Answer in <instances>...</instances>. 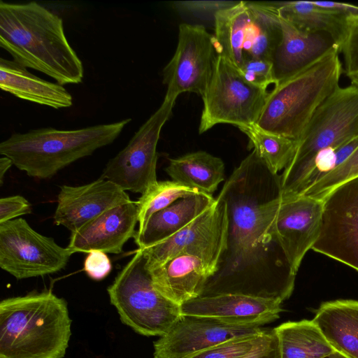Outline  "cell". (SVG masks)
<instances>
[{
  "instance_id": "obj_29",
  "label": "cell",
  "mask_w": 358,
  "mask_h": 358,
  "mask_svg": "<svg viewBox=\"0 0 358 358\" xmlns=\"http://www.w3.org/2000/svg\"><path fill=\"white\" fill-rule=\"evenodd\" d=\"M201 193L203 192L173 180L157 181L136 201L138 228L136 233L139 234L143 231L149 219L155 213L181 198Z\"/></svg>"
},
{
  "instance_id": "obj_34",
  "label": "cell",
  "mask_w": 358,
  "mask_h": 358,
  "mask_svg": "<svg viewBox=\"0 0 358 358\" xmlns=\"http://www.w3.org/2000/svg\"><path fill=\"white\" fill-rule=\"evenodd\" d=\"M340 52L343 55L346 75L358 73V15L346 18L345 37Z\"/></svg>"
},
{
  "instance_id": "obj_32",
  "label": "cell",
  "mask_w": 358,
  "mask_h": 358,
  "mask_svg": "<svg viewBox=\"0 0 358 358\" xmlns=\"http://www.w3.org/2000/svg\"><path fill=\"white\" fill-rule=\"evenodd\" d=\"M358 177V147L338 167L308 188L302 195L323 200L341 185Z\"/></svg>"
},
{
  "instance_id": "obj_5",
  "label": "cell",
  "mask_w": 358,
  "mask_h": 358,
  "mask_svg": "<svg viewBox=\"0 0 358 358\" xmlns=\"http://www.w3.org/2000/svg\"><path fill=\"white\" fill-rule=\"evenodd\" d=\"M336 48L268 92L255 127L299 141L312 116L339 86L343 66Z\"/></svg>"
},
{
  "instance_id": "obj_41",
  "label": "cell",
  "mask_w": 358,
  "mask_h": 358,
  "mask_svg": "<svg viewBox=\"0 0 358 358\" xmlns=\"http://www.w3.org/2000/svg\"><path fill=\"white\" fill-rule=\"evenodd\" d=\"M323 358H349V357H348L347 356H345V355H343V353H341L340 352L335 351L333 353H331V355H329L325 357H323Z\"/></svg>"
},
{
  "instance_id": "obj_38",
  "label": "cell",
  "mask_w": 358,
  "mask_h": 358,
  "mask_svg": "<svg viewBox=\"0 0 358 358\" xmlns=\"http://www.w3.org/2000/svg\"><path fill=\"white\" fill-rule=\"evenodd\" d=\"M244 358H281L279 341L275 330L266 343Z\"/></svg>"
},
{
  "instance_id": "obj_42",
  "label": "cell",
  "mask_w": 358,
  "mask_h": 358,
  "mask_svg": "<svg viewBox=\"0 0 358 358\" xmlns=\"http://www.w3.org/2000/svg\"><path fill=\"white\" fill-rule=\"evenodd\" d=\"M348 77L350 78L351 81V85H353L358 87V73L350 75Z\"/></svg>"
},
{
  "instance_id": "obj_12",
  "label": "cell",
  "mask_w": 358,
  "mask_h": 358,
  "mask_svg": "<svg viewBox=\"0 0 358 358\" xmlns=\"http://www.w3.org/2000/svg\"><path fill=\"white\" fill-rule=\"evenodd\" d=\"M227 208L219 196L215 203L166 240L142 249L147 268H152L179 254L200 257L216 272L227 243Z\"/></svg>"
},
{
  "instance_id": "obj_16",
  "label": "cell",
  "mask_w": 358,
  "mask_h": 358,
  "mask_svg": "<svg viewBox=\"0 0 358 358\" xmlns=\"http://www.w3.org/2000/svg\"><path fill=\"white\" fill-rule=\"evenodd\" d=\"M268 328L238 325L215 318L183 315L154 343L155 358H187L227 340L262 334Z\"/></svg>"
},
{
  "instance_id": "obj_4",
  "label": "cell",
  "mask_w": 358,
  "mask_h": 358,
  "mask_svg": "<svg viewBox=\"0 0 358 358\" xmlns=\"http://www.w3.org/2000/svg\"><path fill=\"white\" fill-rule=\"evenodd\" d=\"M131 121L62 130L52 127L15 133L0 143V154L30 177L48 179L73 162L112 143Z\"/></svg>"
},
{
  "instance_id": "obj_9",
  "label": "cell",
  "mask_w": 358,
  "mask_h": 358,
  "mask_svg": "<svg viewBox=\"0 0 358 358\" xmlns=\"http://www.w3.org/2000/svg\"><path fill=\"white\" fill-rule=\"evenodd\" d=\"M268 92L246 81L234 65L218 55L210 81L201 96L203 105L199 133L218 124L238 129L255 125Z\"/></svg>"
},
{
  "instance_id": "obj_19",
  "label": "cell",
  "mask_w": 358,
  "mask_h": 358,
  "mask_svg": "<svg viewBox=\"0 0 358 358\" xmlns=\"http://www.w3.org/2000/svg\"><path fill=\"white\" fill-rule=\"evenodd\" d=\"M138 214L136 201L112 208L72 232L67 248L73 253L98 250L119 254L136 234Z\"/></svg>"
},
{
  "instance_id": "obj_35",
  "label": "cell",
  "mask_w": 358,
  "mask_h": 358,
  "mask_svg": "<svg viewBox=\"0 0 358 358\" xmlns=\"http://www.w3.org/2000/svg\"><path fill=\"white\" fill-rule=\"evenodd\" d=\"M83 269L92 280H101L111 271L112 264L107 253L92 250L85 259Z\"/></svg>"
},
{
  "instance_id": "obj_36",
  "label": "cell",
  "mask_w": 358,
  "mask_h": 358,
  "mask_svg": "<svg viewBox=\"0 0 358 358\" xmlns=\"http://www.w3.org/2000/svg\"><path fill=\"white\" fill-rule=\"evenodd\" d=\"M31 213L30 203L22 196H10L0 199V224Z\"/></svg>"
},
{
  "instance_id": "obj_33",
  "label": "cell",
  "mask_w": 358,
  "mask_h": 358,
  "mask_svg": "<svg viewBox=\"0 0 358 358\" xmlns=\"http://www.w3.org/2000/svg\"><path fill=\"white\" fill-rule=\"evenodd\" d=\"M243 78L250 84L267 90L275 84L272 61L255 58L245 62L238 69Z\"/></svg>"
},
{
  "instance_id": "obj_40",
  "label": "cell",
  "mask_w": 358,
  "mask_h": 358,
  "mask_svg": "<svg viewBox=\"0 0 358 358\" xmlns=\"http://www.w3.org/2000/svg\"><path fill=\"white\" fill-rule=\"evenodd\" d=\"M13 165V161L8 157L2 156L0 159V185L3 182L6 173Z\"/></svg>"
},
{
  "instance_id": "obj_6",
  "label": "cell",
  "mask_w": 358,
  "mask_h": 358,
  "mask_svg": "<svg viewBox=\"0 0 358 358\" xmlns=\"http://www.w3.org/2000/svg\"><path fill=\"white\" fill-rule=\"evenodd\" d=\"M358 136V87H339L317 109L308 123L292 160L279 176L281 199L296 196L321 151Z\"/></svg>"
},
{
  "instance_id": "obj_10",
  "label": "cell",
  "mask_w": 358,
  "mask_h": 358,
  "mask_svg": "<svg viewBox=\"0 0 358 358\" xmlns=\"http://www.w3.org/2000/svg\"><path fill=\"white\" fill-rule=\"evenodd\" d=\"M72 254L53 238L36 231L23 218L0 224V267L18 280L57 273Z\"/></svg>"
},
{
  "instance_id": "obj_24",
  "label": "cell",
  "mask_w": 358,
  "mask_h": 358,
  "mask_svg": "<svg viewBox=\"0 0 358 358\" xmlns=\"http://www.w3.org/2000/svg\"><path fill=\"white\" fill-rule=\"evenodd\" d=\"M313 321L336 351L349 358H358V301L324 302Z\"/></svg>"
},
{
  "instance_id": "obj_17",
  "label": "cell",
  "mask_w": 358,
  "mask_h": 358,
  "mask_svg": "<svg viewBox=\"0 0 358 358\" xmlns=\"http://www.w3.org/2000/svg\"><path fill=\"white\" fill-rule=\"evenodd\" d=\"M130 201L120 187L101 178L80 186L62 185L54 222L72 233L108 210Z\"/></svg>"
},
{
  "instance_id": "obj_15",
  "label": "cell",
  "mask_w": 358,
  "mask_h": 358,
  "mask_svg": "<svg viewBox=\"0 0 358 358\" xmlns=\"http://www.w3.org/2000/svg\"><path fill=\"white\" fill-rule=\"evenodd\" d=\"M323 200L306 195L281 199L273 217V231L292 272L296 275L306 252L319 237Z\"/></svg>"
},
{
  "instance_id": "obj_25",
  "label": "cell",
  "mask_w": 358,
  "mask_h": 358,
  "mask_svg": "<svg viewBox=\"0 0 358 358\" xmlns=\"http://www.w3.org/2000/svg\"><path fill=\"white\" fill-rule=\"evenodd\" d=\"M165 171L172 180L210 195L225 178L223 161L205 151L171 159Z\"/></svg>"
},
{
  "instance_id": "obj_30",
  "label": "cell",
  "mask_w": 358,
  "mask_h": 358,
  "mask_svg": "<svg viewBox=\"0 0 358 358\" xmlns=\"http://www.w3.org/2000/svg\"><path fill=\"white\" fill-rule=\"evenodd\" d=\"M274 334V329H267L259 334L234 338L187 358H244L266 343Z\"/></svg>"
},
{
  "instance_id": "obj_31",
  "label": "cell",
  "mask_w": 358,
  "mask_h": 358,
  "mask_svg": "<svg viewBox=\"0 0 358 358\" xmlns=\"http://www.w3.org/2000/svg\"><path fill=\"white\" fill-rule=\"evenodd\" d=\"M357 147L358 136L339 147L319 152L311 171L302 182L297 196L302 195L308 188L342 164Z\"/></svg>"
},
{
  "instance_id": "obj_7",
  "label": "cell",
  "mask_w": 358,
  "mask_h": 358,
  "mask_svg": "<svg viewBox=\"0 0 358 358\" xmlns=\"http://www.w3.org/2000/svg\"><path fill=\"white\" fill-rule=\"evenodd\" d=\"M213 43L218 55L237 69L247 61H272L281 38L277 3L239 1L214 15Z\"/></svg>"
},
{
  "instance_id": "obj_23",
  "label": "cell",
  "mask_w": 358,
  "mask_h": 358,
  "mask_svg": "<svg viewBox=\"0 0 358 358\" xmlns=\"http://www.w3.org/2000/svg\"><path fill=\"white\" fill-rule=\"evenodd\" d=\"M215 201L212 195L201 193L181 198L153 214L141 233L134 238L140 249L156 245L182 229Z\"/></svg>"
},
{
  "instance_id": "obj_37",
  "label": "cell",
  "mask_w": 358,
  "mask_h": 358,
  "mask_svg": "<svg viewBox=\"0 0 358 358\" xmlns=\"http://www.w3.org/2000/svg\"><path fill=\"white\" fill-rule=\"evenodd\" d=\"M238 1H191L175 3V6L182 10L192 13H209L213 15L219 10L236 5Z\"/></svg>"
},
{
  "instance_id": "obj_2",
  "label": "cell",
  "mask_w": 358,
  "mask_h": 358,
  "mask_svg": "<svg viewBox=\"0 0 358 358\" xmlns=\"http://www.w3.org/2000/svg\"><path fill=\"white\" fill-rule=\"evenodd\" d=\"M0 46L13 61L62 85L82 82V61L71 46L62 19L36 1H0Z\"/></svg>"
},
{
  "instance_id": "obj_3",
  "label": "cell",
  "mask_w": 358,
  "mask_h": 358,
  "mask_svg": "<svg viewBox=\"0 0 358 358\" xmlns=\"http://www.w3.org/2000/svg\"><path fill=\"white\" fill-rule=\"evenodd\" d=\"M67 302L51 290L0 302V358H64L71 336Z\"/></svg>"
},
{
  "instance_id": "obj_20",
  "label": "cell",
  "mask_w": 358,
  "mask_h": 358,
  "mask_svg": "<svg viewBox=\"0 0 358 358\" xmlns=\"http://www.w3.org/2000/svg\"><path fill=\"white\" fill-rule=\"evenodd\" d=\"M280 20L281 38L272 57L275 85L307 68L331 50L339 49L329 34L304 32L280 17Z\"/></svg>"
},
{
  "instance_id": "obj_22",
  "label": "cell",
  "mask_w": 358,
  "mask_h": 358,
  "mask_svg": "<svg viewBox=\"0 0 358 358\" xmlns=\"http://www.w3.org/2000/svg\"><path fill=\"white\" fill-rule=\"evenodd\" d=\"M0 88L32 103L55 109L73 104L71 94L57 83L43 80L13 60L0 59Z\"/></svg>"
},
{
  "instance_id": "obj_11",
  "label": "cell",
  "mask_w": 358,
  "mask_h": 358,
  "mask_svg": "<svg viewBox=\"0 0 358 358\" xmlns=\"http://www.w3.org/2000/svg\"><path fill=\"white\" fill-rule=\"evenodd\" d=\"M177 98L165 95L159 108L140 127L127 145L103 169L101 178L123 190L141 194L157 182V146Z\"/></svg>"
},
{
  "instance_id": "obj_8",
  "label": "cell",
  "mask_w": 358,
  "mask_h": 358,
  "mask_svg": "<svg viewBox=\"0 0 358 358\" xmlns=\"http://www.w3.org/2000/svg\"><path fill=\"white\" fill-rule=\"evenodd\" d=\"M107 292L122 323L138 334L162 336L182 316L181 306L155 287L143 250L138 248Z\"/></svg>"
},
{
  "instance_id": "obj_18",
  "label": "cell",
  "mask_w": 358,
  "mask_h": 358,
  "mask_svg": "<svg viewBox=\"0 0 358 358\" xmlns=\"http://www.w3.org/2000/svg\"><path fill=\"white\" fill-rule=\"evenodd\" d=\"M282 302L238 294L199 296L181 306L183 315L209 317L238 325L262 326L279 318Z\"/></svg>"
},
{
  "instance_id": "obj_13",
  "label": "cell",
  "mask_w": 358,
  "mask_h": 358,
  "mask_svg": "<svg viewBox=\"0 0 358 358\" xmlns=\"http://www.w3.org/2000/svg\"><path fill=\"white\" fill-rule=\"evenodd\" d=\"M217 56L213 36L203 25L180 24L176 50L162 71L165 95L177 98L181 93L194 92L202 96Z\"/></svg>"
},
{
  "instance_id": "obj_1",
  "label": "cell",
  "mask_w": 358,
  "mask_h": 358,
  "mask_svg": "<svg viewBox=\"0 0 358 358\" xmlns=\"http://www.w3.org/2000/svg\"><path fill=\"white\" fill-rule=\"evenodd\" d=\"M279 176L252 150L218 196L227 204L226 248L201 296L238 294L280 301L289 298L296 274L274 234Z\"/></svg>"
},
{
  "instance_id": "obj_27",
  "label": "cell",
  "mask_w": 358,
  "mask_h": 358,
  "mask_svg": "<svg viewBox=\"0 0 358 358\" xmlns=\"http://www.w3.org/2000/svg\"><path fill=\"white\" fill-rule=\"evenodd\" d=\"M274 330L281 358H323L336 351L313 320L285 322Z\"/></svg>"
},
{
  "instance_id": "obj_21",
  "label": "cell",
  "mask_w": 358,
  "mask_h": 358,
  "mask_svg": "<svg viewBox=\"0 0 358 358\" xmlns=\"http://www.w3.org/2000/svg\"><path fill=\"white\" fill-rule=\"evenodd\" d=\"M148 270L156 289L180 306L201 296L215 272L200 257L187 254H179Z\"/></svg>"
},
{
  "instance_id": "obj_28",
  "label": "cell",
  "mask_w": 358,
  "mask_h": 358,
  "mask_svg": "<svg viewBox=\"0 0 358 358\" xmlns=\"http://www.w3.org/2000/svg\"><path fill=\"white\" fill-rule=\"evenodd\" d=\"M239 129L248 138V148L275 175L284 170L294 155L298 141L262 131L255 125Z\"/></svg>"
},
{
  "instance_id": "obj_14",
  "label": "cell",
  "mask_w": 358,
  "mask_h": 358,
  "mask_svg": "<svg viewBox=\"0 0 358 358\" xmlns=\"http://www.w3.org/2000/svg\"><path fill=\"white\" fill-rule=\"evenodd\" d=\"M312 250L358 271V177L323 199L320 233Z\"/></svg>"
},
{
  "instance_id": "obj_39",
  "label": "cell",
  "mask_w": 358,
  "mask_h": 358,
  "mask_svg": "<svg viewBox=\"0 0 358 358\" xmlns=\"http://www.w3.org/2000/svg\"><path fill=\"white\" fill-rule=\"evenodd\" d=\"M313 3L317 6L345 17L358 15V6L334 1H313Z\"/></svg>"
},
{
  "instance_id": "obj_26",
  "label": "cell",
  "mask_w": 358,
  "mask_h": 358,
  "mask_svg": "<svg viewBox=\"0 0 358 358\" xmlns=\"http://www.w3.org/2000/svg\"><path fill=\"white\" fill-rule=\"evenodd\" d=\"M279 16L304 32L329 34L338 45L345 37L346 18L315 5L313 1L277 3Z\"/></svg>"
}]
</instances>
